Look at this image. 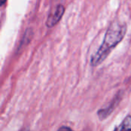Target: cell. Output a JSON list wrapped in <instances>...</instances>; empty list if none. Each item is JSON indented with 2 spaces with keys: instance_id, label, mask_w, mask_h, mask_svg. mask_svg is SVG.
Segmentation results:
<instances>
[{
  "instance_id": "1",
  "label": "cell",
  "mask_w": 131,
  "mask_h": 131,
  "mask_svg": "<svg viewBox=\"0 0 131 131\" xmlns=\"http://www.w3.org/2000/svg\"><path fill=\"white\" fill-rule=\"evenodd\" d=\"M125 32L126 25L124 24L116 23L112 25L107 31L103 45L91 59L92 65L96 66L101 63L107 56L111 48L115 47L122 40Z\"/></svg>"
},
{
  "instance_id": "2",
  "label": "cell",
  "mask_w": 131,
  "mask_h": 131,
  "mask_svg": "<svg viewBox=\"0 0 131 131\" xmlns=\"http://www.w3.org/2000/svg\"><path fill=\"white\" fill-rule=\"evenodd\" d=\"M121 98H120V95H117L116 97L114 99V101H112V102L110 104L109 106H107V107L101 109L98 111V117L101 120H104L106 117H107L111 112L114 110V108L117 107V105L120 103Z\"/></svg>"
},
{
  "instance_id": "3",
  "label": "cell",
  "mask_w": 131,
  "mask_h": 131,
  "mask_svg": "<svg viewBox=\"0 0 131 131\" xmlns=\"http://www.w3.org/2000/svg\"><path fill=\"white\" fill-rule=\"evenodd\" d=\"M64 11V7L62 5L58 6L55 8V10L53 12H51V15H49V17L48 18V21H47L48 26V27L54 26L60 20V18L63 15Z\"/></svg>"
},
{
  "instance_id": "4",
  "label": "cell",
  "mask_w": 131,
  "mask_h": 131,
  "mask_svg": "<svg viewBox=\"0 0 131 131\" xmlns=\"http://www.w3.org/2000/svg\"><path fill=\"white\" fill-rule=\"evenodd\" d=\"M114 131H131L130 115H127L123 122L115 128Z\"/></svg>"
},
{
  "instance_id": "5",
  "label": "cell",
  "mask_w": 131,
  "mask_h": 131,
  "mask_svg": "<svg viewBox=\"0 0 131 131\" xmlns=\"http://www.w3.org/2000/svg\"><path fill=\"white\" fill-rule=\"evenodd\" d=\"M58 131H74L73 130H71L70 127H61L58 129Z\"/></svg>"
},
{
  "instance_id": "6",
  "label": "cell",
  "mask_w": 131,
  "mask_h": 131,
  "mask_svg": "<svg viewBox=\"0 0 131 131\" xmlns=\"http://www.w3.org/2000/svg\"><path fill=\"white\" fill-rule=\"evenodd\" d=\"M6 1H7V0H0V6H2V5H4V4L5 3Z\"/></svg>"
},
{
  "instance_id": "7",
  "label": "cell",
  "mask_w": 131,
  "mask_h": 131,
  "mask_svg": "<svg viewBox=\"0 0 131 131\" xmlns=\"http://www.w3.org/2000/svg\"><path fill=\"white\" fill-rule=\"evenodd\" d=\"M20 131H29L28 130V128H27V127H25V128H23V129H21Z\"/></svg>"
}]
</instances>
